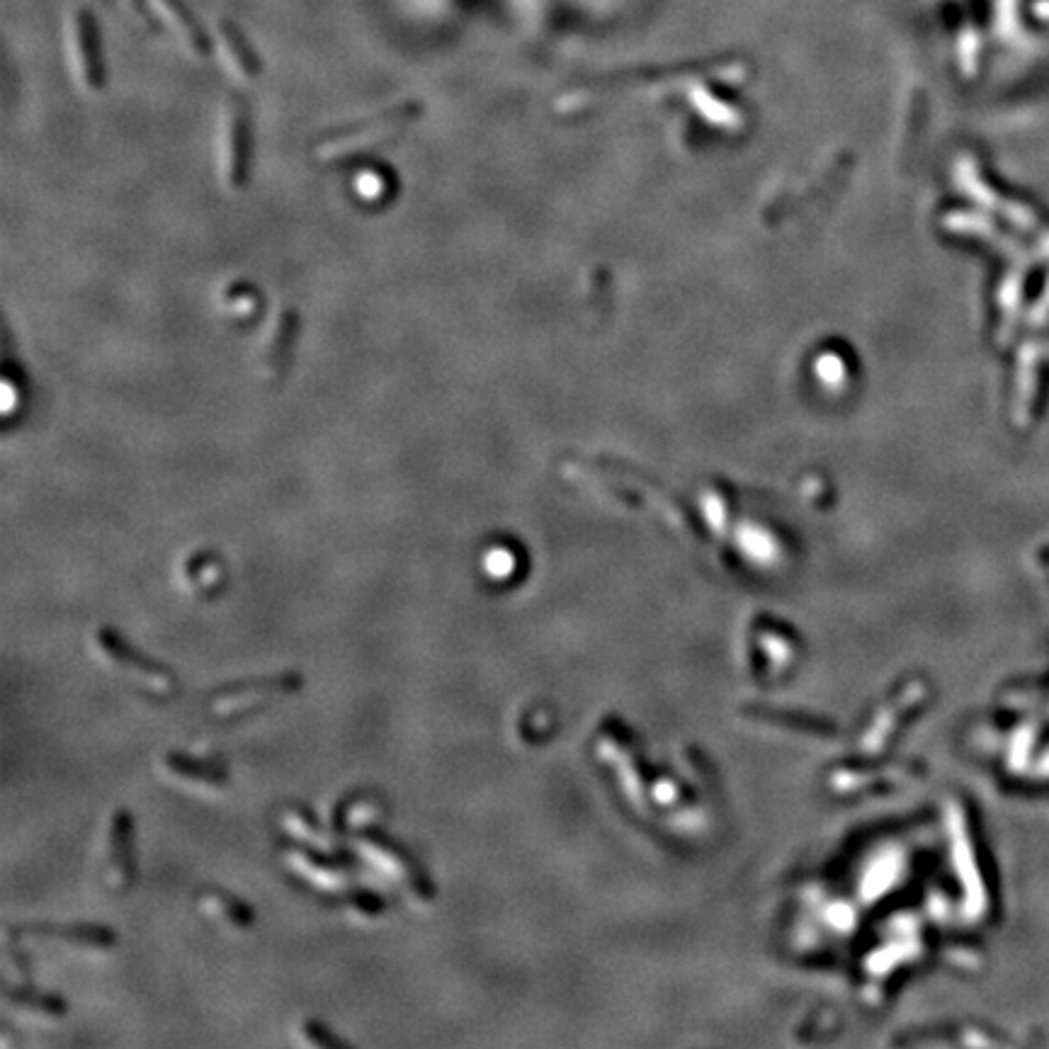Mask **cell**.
I'll use <instances>...</instances> for the list:
<instances>
[{"label":"cell","instance_id":"9","mask_svg":"<svg viewBox=\"0 0 1049 1049\" xmlns=\"http://www.w3.org/2000/svg\"><path fill=\"white\" fill-rule=\"evenodd\" d=\"M25 931L34 935H51V938H64L71 943H83V945H112L115 943V935L110 928L100 926H27Z\"/></svg>","mask_w":1049,"mask_h":1049},{"label":"cell","instance_id":"2","mask_svg":"<svg viewBox=\"0 0 1049 1049\" xmlns=\"http://www.w3.org/2000/svg\"><path fill=\"white\" fill-rule=\"evenodd\" d=\"M299 333V314L292 306H280L272 311L268 326L260 336L255 353V370L265 384H277L287 377L289 362L294 355V343Z\"/></svg>","mask_w":1049,"mask_h":1049},{"label":"cell","instance_id":"5","mask_svg":"<svg viewBox=\"0 0 1049 1049\" xmlns=\"http://www.w3.org/2000/svg\"><path fill=\"white\" fill-rule=\"evenodd\" d=\"M151 3L158 10V15L163 17L168 30L175 34V39L183 44L185 51H190L192 56H207V39H204L200 27L190 20V15L175 0H151Z\"/></svg>","mask_w":1049,"mask_h":1049},{"label":"cell","instance_id":"14","mask_svg":"<svg viewBox=\"0 0 1049 1049\" xmlns=\"http://www.w3.org/2000/svg\"><path fill=\"white\" fill-rule=\"evenodd\" d=\"M217 899L221 901V904H224L226 916H229L231 921L241 923V926H246V923H251V921H253L251 911H248L246 906H243L238 899H229V897H226V894H221V892H219V897H217Z\"/></svg>","mask_w":1049,"mask_h":1049},{"label":"cell","instance_id":"4","mask_svg":"<svg viewBox=\"0 0 1049 1049\" xmlns=\"http://www.w3.org/2000/svg\"><path fill=\"white\" fill-rule=\"evenodd\" d=\"M68 54L78 88L83 93H98L102 88L100 47L93 22L85 13H76L68 22Z\"/></svg>","mask_w":1049,"mask_h":1049},{"label":"cell","instance_id":"6","mask_svg":"<svg viewBox=\"0 0 1049 1049\" xmlns=\"http://www.w3.org/2000/svg\"><path fill=\"white\" fill-rule=\"evenodd\" d=\"M100 644H102V649H105L107 654L112 656V659L122 663V666L132 668V671L144 673L146 678H153V680H156V683L173 685V676H170L168 668L158 666L156 661H151V659H146V656L136 654L132 646L124 642V639L119 637V634L112 632V629H102V632H100Z\"/></svg>","mask_w":1049,"mask_h":1049},{"label":"cell","instance_id":"11","mask_svg":"<svg viewBox=\"0 0 1049 1049\" xmlns=\"http://www.w3.org/2000/svg\"><path fill=\"white\" fill-rule=\"evenodd\" d=\"M166 765L173 773H180L187 780H200L207 782V785H224L226 782V770L217 763H204L180 756V753H168Z\"/></svg>","mask_w":1049,"mask_h":1049},{"label":"cell","instance_id":"10","mask_svg":"<svg viewBox=\"0 0 1049 1049\" xmlns=\"http://www.w3.org/2000/svg\"><path fill=\"white\" fill-rule=\"evenodd\" d=\"M365 841L374 843V846H377L379 850L389 853L391 858L396 860V863L404 865V870H408V875H411L413 889H416V892L421 894V897H433V887H430L428 877L423 875L421 867H418V863H413V860L408 858V855L404 853V848H399L394 841H389V838L384 836V833H379V831H374V829L365 831Z\"/></svg>","mask_w":1049,"mask_h":1049},{"label":"cell","instance_id":"3","mask_svg":"<svg viewBox=\"0 0 1049 1049\" xmlns=\"http://www.w3.org/2000/svg\"><path fill=\"white\" fill-rule=\"evenodd\" d=\"M248 117L236 102H226L219 124V178L226 190H241L248 180Z\"/></svg>","mask_w":1049,"mask_h":1049},{"label":"cell","instance_id":"13","mask_svg":"<svg viewBox=\"0 0 1049 1049\" xmlns=\"http://www.w3.org/2000/svg\"><path fill=\"white\" fill-rule=\"evenodd\" d=\"M304 1033L306 1037H309L314 1045H321V1047H348V1042L340 1040V1037H336L331 1033V1030L323 1028L321 1023H316V1020H306L304 1023Z\"/></svg>","mask_w":1049,"mask_h":1049},{"label":"cell","instance_id":"8","mask_svg":"<svg viewBox=\"0 0 1049 1049\" xmlns=\"http://www.w3.org/2000/svg\"><path fill=\"white\" fill-rule=\"evenodd\" d=\"M129 853H132V824H129L127 812H119L115 814V824H112V872H115V877H122L124 887L134 877V860Z\"/></svg>","mask_w":1049,"mask_h":1049},{"label":"cell","instance_id":"7","mask_svg":"<svg viewBox=\"0 0 1049 1049\" xmlns=\"http://www.w3.org/2000/svg\"><path fill=\"white\" fill-rule=\"evenodd\" d=\"M219 49L224 56V64L231 71V76H236V81L251 83L258 76V61L248 49V44L243 42L241 32L231 25L219 27Z\"/></svg>","mask_w":1049,"mask_h":1049},{"label":"cell","instance_id":"12","mask_svg":"<svg viewBox=\"0 0 1049 1049\" xmlns=\"http://www.w3.org/2000/svg\"><path fill=\"white\" fill-rule=\"evenodd\" d=\"M5 996H8V999L15 1001V1003H25V1006L39 1008V1011L64 1013V1001L56 999V996H42V994L30 996V994H27V989H13V986H8V989H5Z\"/></svg>","mask_w":1049,"mask_h":1049},{"label":"cell","instance_id":"1","mask_svg":"<svg viewBox=\"0 0 1049 1049\" xmlns=\"http://www.w3.org/2000/svg\"><path fill=\"white\" fill-rule=\"evenodd\" d=\"M418 115H421L418 102H401V105L384 110L382 115H374L353 129H345V132L323 139L316 146V158L323 163H343L350 161V158L367 156V153L382 149L389 141H394Z\"/></svg>","mask_w":1049,"mask_h":1049}]
</instances>
